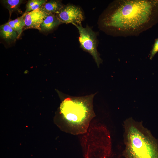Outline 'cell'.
I'll return each mask as SVG.
<instances>
[{"mask_svg": "<svg viewBox=\"0 0 158 158\" xmlns=\"http://www.w3.org/2000/svg\"><path fill=\"white\" fill-rule=\"evenodd\" d=\"M56 15L62 23L79 25L82 24L84 18L81 9L71 4L64 5Z\"/></svg>", "mask_w": 158, "mask_h": 158, "instance_id": "cell-6", "label": "cell"}, {"mask_svg": "<svg viewBox=\"0 0 158 158\" xmlns=\"http://www.w3.org/2000/svg\"><path fill=\"white\" fill-rule=\"evenodd\" d=\"M47 1V0H28L26 5V9L25 12H28L38 9Z\"/></svg>", "mask_w": 158, "mask_h": 158, "instance_id": "cell-13", "label": "cell"}, {"mask_svg": "<svg viewBox=\"0 0 158 158\" xmlns=\"http://www.w3.org/2000/svg\"><path fill=\"white\" fill-rule=\"evenodd\" d=\"M158 52V38L156 39L151 50L150 59L152 60L155 54Z\"/></svg>", "mask_w": 158, "mask_h": 158, "instance_id": "cell-14", "label": "cell"}, {"mask_svg": "<svg viewBox=\"0 0 158 158\" xmlns=\"http://www.w3.org/2000/svg\"><path fill=\"white\" fill-rule=\"evenodd\" d=\"M7 23L18 33L19 38L25 26V21L23 15L15 19L9 21Z\"/></svg>", "mask_w": 158, "mask_h": 158, "instance_id": "cell-11", "label": "cell"}, {"mask_svg": "<svg viewBox=\"0 0 158 158\" xmlns=\"http://www.w3.org/2000/svg\"><path fill=\"white\" fill-rule=\"evenodd\" d=\"M95 95L69 96L62 101L59 114L67 132L73 135H82L87 131L95 116L93 105Z\"/></svg>", "mask_w": 158, "mask_h": 158, "instance_id": "cell-2", "label": "cell"}, {"mask_svg": "<svg viewBox=\"0 0 158 158\" xmlns=\"http://www.w3.org/2000/svg\"><path fill=\"white\" fill-rule=\"evenodd\" d=\"M81 144L85 158H109L111 141L109 132L101 124L91 123L82 135Z\"/></svg>", "mask_w": 158, "mask_h": 158, "instance_id": "cell-4", "label": "cell"}, {"mask_svg": "<svg viewBox=\"0 0 158 158\" xmlns=\"http://www.w3.org/2000/svg\"><path fill=\"white\" fill-rule=\"evenodd\" d=\"M1 1L9 11V18L13 12L18 11L19 7L23 2L22 0H4Z\"/></svg>", "mask_w": 158, "mask_h": 158, "instance_id": "cell-12", "label": "cell"}, {"mask_svg": "<svg viewBox=\"0 0 158 158\" xmlns=\"http://www.w3.org/2000/svg\"><path fill=\"white\" fill-rule=\"evenodd\" d=\"M47 14L39 8L25 12L23 15L25 23L23 30L33 28L40 31L41 25Z\"/></svg>", "mask_w": 158, "mask_h": 158, "instance_id": "cell-7", "label": "cell"}, {"mask_svg": "<svg viewBox=\"0 0 158 158\" xmlns=\"http://www.w3.org/2000/svg\"><path fill=\"white\" fill-rule=\"evenodd\" d=\"M62 23L56 14H47L41 25L40 31L48 32L53 30Z\"/></svg>", "mask_w": 158, "mask_h": 158, "instance_id": "cell-8", "label": "cell"}, {"mask_svg": "<svg viewBox=\"0 0 158 158\" xmlns=\"http://www.w3.org/2000/svg\"><path fill=\"white\" fill-rule=\"evenodd\" d=\"M124 127L126 158H158V142L141 123L130 118Z\"/></svg>", "mask_w": 158, "mask_h": 158, "instance_id": "cell-3", "label": "cell"}, {"mask_svg": "<svg viewBox=\"0 0 158 158\" xmlns=\"http://www.w3.org/2000/svg\"><path fill=\"white\" fill-rule=\"evenodd\" d=\"M158 20V0L113 1L100 16V29L114 36H135L150 28Z\"/></svg>", "mask_w": 158, "mask_h": 158, "instance_id": "cell-1", "label": "cell"}, {"mask_svg": "<svg viewBox=\"0 0 158 158\" xmlns=\"http://www.w3.org/2000/svg\"><path fill=\"white\" fill-rule=\"evenodd\" d=\"M0 35L8 43L15 42L19 38L18 33L7 23L0 26Z\"/></svg>", "mask_w": 158, "mask_h": 158, "instance_id": "cell-9", "label": "cell"}, {"mask_svg": "<svg viewBox=\"0 0 158 158\" xmlns=\"http://www.w3.org/2000/svg\"><path fill=\"white\" fill-rule=\"evenodd\" d=\"M73 25L78 30L79 33L78 39L80 47L92 56L97 66L99 67L102 61L97 49L98 44L97 34L87 25L84 28L82 24Z\"/></svg>", "mask_w": 158, "mask_h": 158, "instance_id": "cell-5", "label": "cell"}, {"mask_svg": "<svg viewBox=\"0 0 158 158\" xmlns=\"http://www.w3.org/2000/svg\"><path fill=\"white\" fill-rule=\"evenodd\" d=\"M64 6L60 0H52L47 1L39 8L47 14H56Z\"/></svg>", "mask_w": 158, "mask_h": 158, "instance_id": "cell-10", "label": "cell"}]
</instances>
